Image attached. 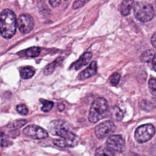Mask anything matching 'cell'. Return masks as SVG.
Here are the masks:
<instances>
[{
	"instance_id": "obj_1",
	"label": "cell",
	"mask_w": 156,
	"mask_h": 156,
	"mask_svg": "<svg viewBox=\"0 0 156 156\" xmlns=\"http://www.w3.org/2000/svg\"><path fill=\"white\" fill-rule=\"evenodd\" d=\"M50 133L62 138L66 146H73L77 144L76 135L71 131L69 124L63 120L56 119L52 121L48 126Z\"/></svg>"
},
{
	"instance_id": "obj_2",
	"label": "cell",
	"mask_w": 156,
	"mask_h": 156,
	"mask_svg": "<svg viewBox=\"0 0 156 156\" xmlns=\"http://www.w3.org/2000/svg\"><path fill=\"white\" fill-rule=\"evenodd\" d=\"M17 19L15 14L10 9H4L0 14V33L5 39L11 38L15 34Z\"/></svg>"
},
{
	"instance_id": "obj_3",
	"label": "cell",
	"mask_w": 156,
	"mask_h": 156,
	"mask_svg": "<svg viewBox=\"0 0 156 156\" xmlns=\"http://www.w3.org/2000/svg\"><path fill=\"white\" fill-rule=\"evenodd\" d=\"M108 103L105 99L98 98L91 104L88 115V119L91 122L95 123L104 118L107 113Z\"/></svg>"
},
{
	"instance_id": "obj_4",
	"label": "cell",
	"mask_w": 156,
	"mask_h": 156,
	"mask_svg": "<svg viewBox=\"0 0 156 156\" xmlns=\"http://www.w3.org/2000/svg\"><path fill=\"white\" fill-rule=\"evenodd\" d=\"M133 13L136 18L142 22L149 21L154 16V10L152 5L144 2H137L133 7Z\"/></svg>"
},
{
	"instance_id": "obj_5",
	"label": "cell",
	"mask_w": 156,
	"mask_h": 156,
	"mask_svg": "<svg viewBox=\"0 0 156 156\" xmlns=\"http://www.w3.org/2000/svg\"><path fill=\"white\" fill-rule=\"evenodd\" d=\"M155 133V129L151 124L139 126L135 132V138L139 143H143L151 140Z\"/></svg>"
},
{
	"instance_id": "obj_6",
	"label": "cell",
	"mask_w": 156,
	"mask_h": 156,
	"mask_svg": "<svg viewBox=\"0 0 156 156\" xmlns=\"http://www.w3.org/2000/svg\"><path fill=\"white\" fill-rule=\"evenodd\" d=\"M34 20L29 14L20 15L17 19V27L23 34L29 33L34 28Z\"/></svg>"
},
{
	"instance_id": "obj_7",
	"label": "cell",
	"mask_w": 156,
	"mask_h": 156,
	"mask_svg": "<svg viewBox=\"0 0 156 156\" xmlns=\"http://www.w3.org/2000/svg\"><path fill=\"white\" fill-rule=\"evenodd\" d=\"M115 129V125L113 122L110 121H105L99 123L96 126L94 132L98 138L102 139L114 132Z\"/></svg>"
},
{
	"instance_id": "obj_8",
	"label": "cell",
	"mask_w": 156,
	"mask_h": 156,
	"mask_svg": "<svg viewBox=\"0 0 156 156\" xmlns=\"http://www.w3.org/2000/svg\"><path fill=\"white\" fill-rule=\"evenodd\" d=\"M106 144L112 151L122 152L125 149V141L119 135H110L107 140Z\"/></svg>"
},
{
	"instance_id": "obj_9",
	"label": "cell",
	"mask_w": 156,
	"mask_h": 156,
	"mask_svg": "<svg viewBox=\"0 0 156 156\" xmlns=\"http://www.w3.org/2000/svg\"><path fill=\"white\" fill-rule=\"evenodd\" d=\"M23 132L25 135L34 139H43L48 136V133L46 130L35 124L27 126L24 128Z\"/></svg>"
},
{
	"instance_id": "obj_10",
	"label": "cell",
	"mask_w": 156,
	"mask_h": 156,
	"mask_svg": "<svg viewBox=\"0 0 156 156\" xmlns=\"http://www.w3.org/2000/svg\"><path fill=\"white\" fill-rule=\"evenodd\" d=\"M92 58V53L90 52H86L83 54L71 66L69 69L78 70L83 66H86Z\"/></svg>"
},
{
	"instance_id": "obj_11",
	"label": "cell",
	"mask_w": 156,
	"mask_h": 156,
	"mask_svg": "<svg viewBox=\"0 0 156 156\" xmlns=\"http://www.w3.org/2000/svg\"><path fill=\"white\" fill-rule=\"evenodd\" d=\"M97 73V63L95 61H93L90 65L83 71L80 72L77 78L79 80H85L94 76Z\"/></svg>"
},
{
	"instance_id": "obj_12",
	"label": "cell",
	"mask_w": 156,
	"mask_h": 156,
	"mask_svg": "<svg viewBox=\"0 0 156 156\" xmlns=\"http://www.w3.org/2000/svg\"><path fill=\"white\" fill-rule=\"evenodd\" d=\"M63 60H64V57H60L57 59H55L54 62L48 64L44 69V71H43L44 74L46 76H48L51 73H52L54 71L55 69L58 65H60L62 64V63L63 62Z\"/></svg>"
},
{
	"instance_id": "obj_13",
	"label": "cell",
	"mask_w": 156,
	"mask_h": 156,
	"mask_svg": "<svg viewBox=\"0 0 156 156\" xmlns=\"http://www.w3.org/2000/svg\"><path fill=\"white\" fill-rule=\"evenodd\" d=\"M133 5V0H123L120 7L121 13L124 16L128 15L130 13Z\"/></svg>"
},
{
	"instance_id": "obj_14",
	"label": "cell",
	"mask_w": 156,
	"mask_h": 156,
	"mask_svg": "<svg viewBox=\"0 0 156 156\" xmlns=\"http://www.w3.org/2000/svg\"><path fill=\"white\" fill-rule=\"evenodd\" d=\"M35 69L34 67L27 66L23 67L20 70V76L23 79H28L31 78L35 74Z\"/></svg>"
},
{
	"instance_id": "obj_15",
	"label": "cell",
	"mask_w": 156,
	"mask_h": 156,
	"mask_svg": "<svg viewBox=\"0 0 156 156\" xmlns=\"http://www.w3.org/2000/svg\"><path fill=\"white\" fill-rule=\"evenodd\" d=\"M96 156H116L113 151L108 147H100L96 151Z\"/></svg>"
},
{
	"instance_id": "obj_16",
	"label": "cell",
	"mask_w": 156,
	"mask_h": 156,
	"mask_svg": "<svg viewBox=\"0 0 156 156\" xmlns=\"http://www.w3.org/2000/svg\"><path fill=\"white\" fill-rule=\"evenodd\" d=\"M155 53L154 51L148 49L145 51L141 55V60L143 62H151L152 61L155 55Z\"/></svg>"
},
{
	"instance_id": "obj_17",
	"label": "cell",
	"mask_w": 156,
	"mask_h": 156,
	"mask_svg": "<svg viewBox=\"0 0 156 156\" xmlns=\"http://www.w3.org/2000/svg\"><path fill=\"white\" fill-rule=\"evenodd\" d=\"M110 115L116 121H121L122 119L123 114L121 109L116 106L113 107L110 110Z\"/></svg>"
},
{
	"instance_id": "obj_18",
	"label": "cell",
	"mask_w": 156,
	"mask_h": 156,
	"mask_svg": "<svg viewBox=\"0 0 156 156\" xmlns=\"http://www.w3.org/2000/svg\"><path fill=\"white\" fill-rule=\"evenodd\" d=\"M24 53L27 57L34 58L40 54V48L37 46H33L27 49L24 51Z\"/></svg>"
},
{
	"instance_id": "obj_19",
	"label": "cell",
	"mask_w": 156,
	"mask_h": 156,
	"mask_svg": "<svg viewBox=\"0 0 156 156\" xmlns=\"http://www.w3.org/2000/svg\"><path fill=\"white\" fill-rule=\"evenodd\" d=\"M40 102L43 104L41 110L44 112H48L54 106V102L51 101L46 100L44 99H40Z\"/></svg>"
},
{
	"instance_id": "obj_20",
	"label": "cell",
	"mask_w": 156,
	"mask_h": 156,
	"mask_svg": "<svg viewBox=\"0 0 156 156\" xmlns=\"http://www.w3.org/2000/svg\"><path fill=\"white\" fill-rule=\"evenodd\" d=\"M12 144L9 137L3 132H0V147H7Z\"/></svg>"
},
{
	"instance_id": "obj_21",
	"label": "cell",
	"mask_w": 156,
	"mask_h": 156,
	"mask_svg": "<svg viewBox=\"0 0 156 156\" xmlns=\"http://www.w3.org/2000/svg\"><path fill=\"white\" fill-rule=\"evenodd\" d=\"M120 79H121V76L120 74L117 73V72H115L114 73H113L110 77V79H109V80H110V83L113 86H115L116 85L118 84V83L119 82V80H120Z\"/></svg>"
},
{
	"instance_id": "obj_22",
	"label": "cell",
	"mask_w": 156,
	"mask_h": 156,
	"mask_svg": "<svg viewBox=\"0 0 156 156\" xmlns=\"http://www.w3.org/2000/svg\"><path fill=\"white\" fill-rule=\"evenodd\" d=\"M148 87L150 93L154 96H156V79L154 78L150 79L148 83Z\"/></svg>"
},
{
	"instance_id": "obj_23",
	"label": "cell",
	"mask_w": 156,
	"mask_h": 156,
	"mask_svg": "<svg viewBox=\"0 0 156 156\" xmlns=\"http://www.w3.org/2000/svg\"><path fill=\"white\" fill-rule=\"evenodd\" d=\"M16 110L20 115H26L28 113V109L26 105L24 104H19L16 106Z\"/></svg>"
},
{
	"instance_id": "obj_24",
	"label": "cell",
	"mask_w": 156,
	"mask_h": 156,
	"mask_svg": "<svg viewBox=\"0 0 156 156\" xmlns=\"http://www.w3.org/2000/svg\"><path fill=\"white\" fill-rule=\"evenodd\" d=\"M27 123V121L25 119H18L15 120L12 123V127L16 129H18L24 126Z\"/></svg>"
},
{
	"instance_id": "obj_25",
	"label": "cell",
	"mask_w": 156,
	"mask_h": 156,
	"mask_svg": "<svg viewBox=\"0 0 156 156\" xmlns=\"http://www.w3.org/2000/svg\"><path fill=\"white\" fill-rule=\"evenodd\" d=\"M89 0H76L73 4V8L74 9H79L82 7L85 3H87Z\"/></svg>"
},
{
	"instance_id": "obj_26",
	"label": "cell",
	"mask_w": 156,
	"mask_h": 156,
	"mask_svg": "<svg viewBox=\"0 0 156 156\" xmlns=\"http://www.w3.org/2000/svg\"><path fill=\"white\" fill-rule=\"evenodd\" d=\"M50 5L52 7H57L61 3V0H49Z\"/></svg>"
},
{
	"instance_id": "obj_27",
	"label": "cell",
	"mask_w": 156,
	"mask_h": 156,
	"mask_svg": "<svg viewBox=\"0 0 156 156\" xmlns=\"http://www.w3.org/2000/svg\"><path fill=\"white\" fill-rule=\"evenodd\" d=\"M54 144H55L56 146H59V147H65V146H66V144L65 142L63 140H54Z\"/></svg>"
},
{
	"instance_id": "obj_28",
	"label": "cell",
	"mask_w": 156,
	"mask_h": 156,
	"mask_svg": "<svg viewBox=\"0 0 156 156\" xmlns=\"http://www.w3.org/2000/svg\"><path fill=\"white\" fill-rule=\"evenodd\" d=\"M151 156H156V144H154L151 148Z\"/></svg>"
},
{
	"instance_id": "obj_29",
	"label": "cell",
	"mask_w": 156,
	"mask_h": 156,
	"mask_svg": "<svg viewBox=\"0 0 156 156\" xmlns=\"http://www.w3.org/2000/svg\"><path fill=\"white\" fill-rule=\"evenodd\" d=\"M151 43L154 47L156 48V32H155L151 37Z\"/></svg>"
},
{
	"instance_id": "obj_30",
	"label": "cell",
	"mask_w": 156,
	"mask_h": 156,
	"mask_svg": "<svg viewBox=\"0 0 156 156\" xmlns=\"http://www.w3.org/2000/svg\"><path fill=\"white\" fill-rule=\"evenodd\" d=\"M152 63L153 68L156 71V54H155V55L154 57V58H153V60L152 61Z\"/></svg>"
},
{
	"instance_id": "obj_31",
	"label": "cell",
	"mask_w": 156,
	"mask_h": 156,
	"mask_svg": "<svg viewBox=\"0 0 156 156\" xmlns=\"http://www.w3.org/2000/svg\"><path fill=\"white\" fill-rule=\"evenodd\" d=\"M58 110L60 111H62L64 109V105L62 104H59L58 106Z\"/></svg>"
},
{
	"instance_id": "obj_32",
	"label": "cell",
	"mask_w": 156,
	"mask_h": 156,
	"mask_svg": "<svg viewBox=\"0 0 156 156\" xmlns=\"http://www.w3.org/2000/svg\"><path fill=\"white\" fill-rule=\"evenodd\" d=\"M0 156H1V154H0Z\"/></svg>"
},
{
	"instance_id": "obj_33",
	"label": "cell",
	"mask_w": 156,
	"mask_h": 156,
	"mask_svg": "<svg viewBox=\"0 0 156 156\" xmlns=\"http://www.w3.org/2000/svg\"><path fill=\"white\" fill-rule=\"evenodd\" d=\"M0 35H1V33H0Z\"/></svg>"
},
{
	"instance_id": "obj_34",
	"label": "cell",
	"mask_w": 156,
	"mask_h": 156,
	"mask_svg": "<svg viewBox=\"0 0 156 156\" xmlns=\"http://www.w3.org/2000/svg\"><path fill=\"white\" fill-rule=\"evenodd\" d=\"M65 1H66V0H65Z\"/></svg>"
}]
</instances>
